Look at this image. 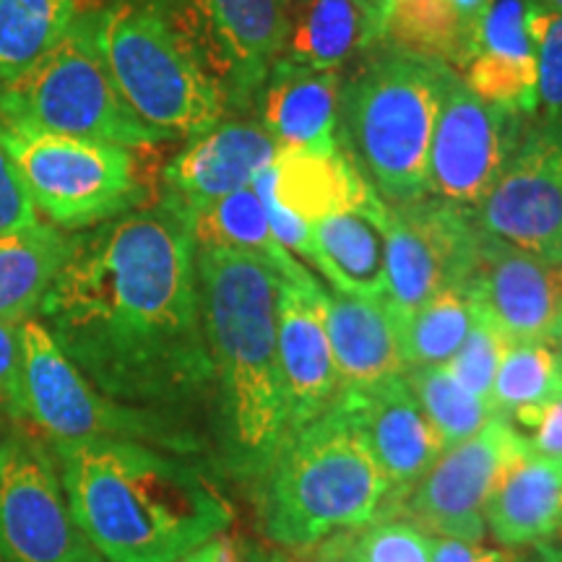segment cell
<instances>
[{"mask_svg": "<svg viewBox=\"0 0 562 562\" xmlns=\"http://www.w3.org/2000/svg\"><path fill=\"white\" fill-rule=\"evenodd\" d=\"M385 47L463 70L476 58V45L463 30L453 0H393L383 13Z\"/></svg>", "mask_w": 562, "mask_h": 562, "instance_id": "28", "label": "cell"}, {"mask_svg": "<svg viewBox=\"0 0 562 562\" xmlns=\"http://www.w3.org/2000/svg\"><path fill=\"white\" fill-rule=\"evenodd\" d=\"M529 451V440L513 422L490 419L472 438L446 448L430 472L389 513L404 508L406 518L430 537L482 542L492 495Z\"/></svg>", "mask_w": 562, "mask_h": 562, "instance_id": "12", "label": "cell"}, {"mask_svg": "<svg viewBox=\"0 0 562 562\" xmlns=\"http://www.w3.org/2000/svg\"><path fill=\"white\" fill-rule=\"evenodd\" d=\"M533 552H537L539 562H562V544L539 542L533 544Z\"/></svg>", "mask_w": 562, "mask_h": 562, "instance_id": "46", "label": "cell"}, {"mask_svg": "<svg viewBox=\"0 0 562 562\" xmlns=\"http://www.w3.org/2000/svg\"><path fill=\"white\" fill-rule=\"evenodd\" d=\"M0 562H104L68 508L53 451L21 425L0 438Z\"/></svg>", "mask_w": 562, "mask_h": 562, "instance_id": "11", "label": "cell"}, {"mask_svg": "<svg viewBox=\"0 0 562 562\" xmlns=\"http://www.w3.org/2000/svg\"><path fill=\"white\" fill-rule=\"evenodd\" d=\"M339 396L349 404L389 480L391 501L385 510H391L430 472L432 463L446 451V442L427 419L406 378H396L360 396L344 391Z\"/></svg>", "mask_w": 562, "mask_h": 562, "instance_id": "18", "label": "cell"}, {"mask_svg": "<svg viewBox=\"0 0 562 562\" xmlns=\"http://www.w3.org/2000/svg\"><path fill=\"white\" fill-rule=\"evenodd\" d=\"M70 248L74 232L47 222L0 235V321L24 323L40 313Z\"/></svg>", "mask_w": 562, "mask_h": 562, "instance_id": "27", "label": "cell"}, {"mask_svg": "<svg viewBox=\"0 0 562 562\" xmlns=\"http://www.w3.org/2000/svg\"><path fill=\"white\" fill-rule=\"evenodd\" d=\"M463 83L482 100L533 115L539 108L537 60H510L480 53L463 68Z\"/></svg>", "mask_w": 562, "mask_h": 562, "instance_id": "34", "label": "cell"}, {"mask_svg": "<svg viewBox=\"0 0 562 562\" xmlns=\"http://www.w3.org/2000/svg\"><path fill=\"white\" fill-rule=\"evenodd\" d=\"M326 328L344 393L360 396L404 378L402 339L385 300L328 294Z\"/></svg>", "mask_w": 562, "mask_h": 562, "instance_id": "21", "label": "cell"}, {"mask_svg": "<svg viewBox=\"0 0 562 562\" xmlns=\"http://www.w3.org/2000/svg\"><path fill=\"white\" fill-rule=\"evenodd\" d=\"M302 3H305V0H284V5H286V11H290V16L300 9Z\"/></svg>", "mask_w": 562, "mask_h": 562, "instance_id": "49", "label": "cell"}, {"mask_svg": "<svg viewBox=\"0 0 562 562\" xmlns=\"http://www.w3.org/2000/svg\"><path fill=\"white\" fill-rule=\"evenodd\" d=\"M467 294L510 341H547L558 347L562 266L510 248L484 232L480 263Z\"/></svg>", "mask_w": 562, "mask_h": 562, "instance_id": "15", "label": "cell"}, {"mask_svg": "<svg viewBox=\"0 0 562 562\" xmlns=\"http://www.w3.org/2000/svg\"><path fill=\"white\" fill-rule=\"evenodd\" d=\"M472 216L495 240L562 266V115L526 125L503 175Z\"/></svg>", "mask_w": 562, "mask_h": 562, "instance_id": "13", "label": "cell"}, {"mask_svg": "<svg viewBox=\"0 0 562 562\" xmlns=\"http://www.w3.org/2000/svg\"><path fill=\"white\" fill-rule=\"evenodd\" d=\"M492 3H495V0H453L456 11H459V16L463 21V30H467L469 37L474 40V45L476 37H480V24L484 13L490 11Z\"/></svg>", "mask_w": 562, "mask_h": 562, "instance_id": "45", "label": "cell"}, {"mask_svg": "<svg viewBox=\"0 0 562 562\" xmlns=\"http://www.w3.org/2000/svg\"><path fill=\"white\" fill-rule=\"evenodd\" d=\"M558 355H560V351H558ZM560 375H562V355H560Z\"/></svg>", "mask_w": 562, "mask_h": 562, "instance_id": "53", "label": "cell"}, {"mask_svg": "<svg viewBox=\"0 0 562 562\" xmlns=\"http://www.w3.org/2000/svg\"><path fill=\"white\" fill-rule=\"evenodd\" d=\"M94 0H0V87L34 66Z\"/></svg>", "mask_w": 562, "mask_h": 562, "instance_id": "29", "label": "cell"}, {"mask_svg": "<svg viewBox=\"0 0 562 562\" xmlns=\"http://www.w3.org/2000/svg\"><path fill=\"white\" fill-rule=\"evenodd\" d=\"M508 562H539V560H537V552H529V554L518 552V554H510Z\"/></svg>", "mask_w": 562, "mask_h": 562, "instance_id": "48", "label": "cell"}, {"mask_svg": "<svg viewBox=\"0 0 562 562\" xmlns=\"http://www.w3.org/2000/svg\"><path fill=\"white\" fill-rule=\"evenodd\" d=\"M273 195L307 224L341 211L389 209L341 146L334 154L277 151Z\"/></svg>", "mask_w": 562, "mask_h": 562, "instance_id": "22", "label": "cell"}, {"mask_svg": "<svg viewBox=\"0 0 562 562\" xmlns=\"http://www.w3.org/2000/svg\"><path fill=\"white\" fill-rule=\"evenodd\" d=\"M385 211H341L311 224L313 266L347 297L385 300Z\"/></svg>", "mask_w": 562, "mask_h": 562, "instance_id": "23", "label": "cell"}, {"mask_svg": "<svg viewBox=\"0 0 562 562\" xmlns=\"http://www.w3.org/2000/svg\"><path fill=\"white\" fill-rule=\"evenodd\" d=\"M339 70L307 68L279 58L261 91V128L277 151L334 154L339 149Z\"/></svg>", "mask_w": 562, "mask_h": 562, "instance_id": "19", "label": "cell"}, {"mask_svg": "<svg viewBox=\"0 0 562 562\" xmlns=\"http://www.w3.org/2000/svg\"><path fill=\"white\" fill-rule=\"evenodd\" d=\"M562 529V459L529 451L487 505V531L505 547L550 542Z\"/></svg>", "mask_w": 562, "mask_h": 562, "instance_id": "24", "label": "cell"}, {"mask_svg": "<svg viewBox=\"0 0 562 562\" xmlns=\"http://www.w3.org/2000/svg\"><path fill=\"white\" fill-rule=\"evenodd\" d=\"M21 355L26 422L45 435L47 446L70 440H133L182 456L201 451V435L191 425L102 396L55 344L37 315L21 323Z\"/></svg>", "mask_w": 562, "mask_h": 562, "instance_id": "9", "label": "cell"}, {"mask_svg": "<svg viewBox=\"0 0 562 562\" xmlns=\"http://www.w3.org/2000/svg\"><path fill=\"white\" fill-rule=\"evenodd\" d=\"M524 427H531L533 435L529 440L531 451L562 459V396L542 406Z\"/></svg>", "mask_w": 562, "mask_h": 562, "instance_id": "41", "label": "cell"}, {"mask_svg": "<svg viewBox=\"0 0 562 562\" xmlns=\"http://www.w3.org/2000/svg\"><path fill=\"white\" fill-rule=\"evenodd\" d=\"M364 562H430L432 537L402 516L372 521L360 533Z\"/></svg>", "mask_w": 562, "mask_h": 562, "instance_id": "38", "label": "cell"}, {"mask_svg": "<svg viewBox=\"0 0 562 562\" xmlns=\"http://www.w3.org/2000/svg\"><path fill=\"white\" fill-rule=\"evenodd\" d=\"M529 9L531 0H495L480 24L476 55L490 53L510 60H537Z\"/></svg>", "mask_w": 562, "mask_h": 562, "instance_id": "37", "label": "cell"}, {"mask_svg": "<svg viewBox=\"0 0 562 562\" xmlns=\"http://www.w3.org/2000/svg\"><path fill=\"white\" fill-rule=\"evenodd\" d=\"M406 383L427 419L446 442V448H453L472 438L487 425L490 419L501 417L492 404V398H480L469 393L456 378L448 372L446 364L440 368H409L404 372Z\"/></svg>", "mask_w": 562, "mask_h": 562, "instance_id": "32", "label": "cell"}, {"mask_svg": "<svg viewBox=\"0 0 562 562\" xmlns=\"http://www.w3.org/2000/svg\"><path fill=\"white\" fill-rule=\"evenodd\" d=\"M430 562H508L503 552L482 547L480 542H467V539L432 537Z\"/></svg>", "mask_w": 562, "mask_h": 562, "instance_id": "42", "label": "cell"}, {"mask_svg": "<svg viewBox=\"0 0 562 562\" xmlns=\"http://www.w3.org/2000/svg\"><path fill=\"white\" fill-rule=\"evenodd\" d=\"M252 562H290V560H286L284 554H279V552H269V554L256 552V558H252Z\"/></svg>", "mask_w": 562, "mask_h": 562, "instance_id": "47", "label": "cell"}, {"mask_svg": "<svg viewBox=\"0 0 562 562\" xmlns=\"http://www.w3.org/2000/svg\"><path fill=\"white\" fill-rule=\"evenodd\" d=\"M524 121L518 110L476 97L456 74L435 123L427 193L463 209L480 206L516 151Z\"/></svg>", "mask_w": 562, "mask_h": 562, "instance_id": "14", "label": "cell"}, {"mask_svg": "<svg viewBox=\"0 0 562 562\" xmlns=\"http://www.w3.org/2000/svg\"><path fill=\"white\" fill-rule=\"evenodd\" d=\"M472 321L474 302L467 292L453 286L440 290L396 326L406 370L440 368L451 362L467 339Z\"/></svg>", "mask_w": 562, "mask_h": 562, "instance_id": "31", "label": "cell"}, {"mask_svg": "<svg viewBox=\"0 0 562 562\" xmlns=\"http://www.w3.org/2000/svg\"><path fill=\"white\" fill-rule=\"evenodd\" d=\"M50 451L68 508L104 562H178L235 516L191 456L133 440L53 442Z\"/></svg>", "mask_w": 562, "mask_h": 562, "instance_id": "2", "label": "cell"}, {"mask_svg": "<svg viewBox=\"0 0 562 562\" xmlns=\"http://www.w3.org/2000/svg\"><path fill=\"white\" fill-rule=\"evenodd\" d=\"M484 232L472 209L440 199L389 206L385 243V305L402 321L440 290H463L480 263Z\"/></svg>", "mask_w": 562, "mask_h": 562, "instance_id": "10", "label": "cell"}, {"mask_svg": "<svg viewBox=\"0 0 562 562\" xmlns=\"http://www.w3.org/2000/svg\"><path fill=\"white\" fill-rule=\"evenodd\" d=\"M34 224H40V214L0 136V235L34 227Z\"/></svg>", "mask_w": 562, "mask_h": 562, "instance_id": "40", "label": "cell"}, {"mask_svg": "<svg viewBox=\"0 0 562 562\" xmlns=\"http://www.w3.org/2000/svg\"><path fill=\"white\" fill-rule=\"evenodd\" d=\"M128 3L154 13L191 50L224 94L227 66L211 19V0H128Z\"/></svg>", "mask_w": 562, "mask_h": 562, "instance_id": "33", "label": "cell"}, {"mask_svg": "<svg viewBox=\"0 0 562 562\" xmlns=\"http://www.w3.org/2000/svg\"><path fill=\"white\" fill-rule=\"evenodd\" d=\"M456 74L385 47L341 87L339 146L391 206L427 199L435 123Z\"/></svg>", "mask_w": 562, "mask_h": 562, "instance_id": "5", "label": "cell"}, {"mask_svg": "<svg viewBox=\"0 0 562 562\" xmlns=\"http://www.w3.org/2000/svg\"><path fill=\"white\" fill-rule=\"evenodd\" d=\"M529 30L537 47L539 104L544 115H562V13L547 0H531Z\"/></svg>", "mask_w": 562, "mask_h": 562, "instance_id": "36", "label": "cell"}, {"mask_svg": "<svg viewBox=\"0 0 562 562\" xmlns=\"http://www.w3.org/2000/svg\"><path fill=\"white\" fill-rule=\"evenodd\" d=\"M554 349H558V351H560V355H562V336H560V341H558V347H554Z\"/></svg>", "mask_w": 562, "mask_h": 562, "instance_id": "52", "label": "cell"}, {"mask_svg": "<svg viewBox=\"0 0 562 562\" xmlns=\"http://www.w3.org/2000/svg\"><path fill=\"white\" fill-rule=\"evenodd\" d=\"M273 159L277 146L261 125L222 121L201 136H193L191 144L165 167L159 203L191 224L199 211L250 186L263 167L273 165Z\"/></svg>", "mask_w": 562, "mask_h": 562, "instance_id": "16", "label": "cell"}, {"mask_svg": "<svg viewBox=\"0 0 562 562\" xmlns=\"http://www.w3.org/2000/svg\"><path fill=\"white\" fill-rule=\"evenodd\" d=\"M508 344V336L474 305L472 328H469L467 339H463L459 351H456L453 360L446 368L469 393L480 398H492L497 364H501Z\"/></svg>", "mask_w": 562, "mask_h": 562, "instance_id": "35", "label": "cell"}, {"mask_svg": "<svg viewBox=\"0 0 562 562\" xmlns=\"http://www.w3.org/2000/svg\"><path fill=\"white\" fill-rule=\"evenodd\" d=\"M0 121L125 149L167 140L115 87L100 45V9L81 13L34 66L0 87Z\"/></svg>", "mask_w": 562, "mask_h": 562, "instance_id": "6", "label": "cell"}, {"mask_svg": "<svg viewBox=\"0 0 562 562\" xmlns=\"http://www.w3.org/2000/svg\"><path fill=\"white\" fill-rule=\"evenodd\" d=\"M0 412L16 425L26 422L21 323L0 321Z\"/></svg>", "mask_w": 562, "mask_h": 562, "instance_id": "39", "label": "cell"}, {"mask_svg": "<svg viewBox=\"0 0 562 562\" xmlns=\"http://www.w3.org/2000/svg\"><path fill=\"white\" fill-rule=\"evenodd\" d=\"M195 266L220 461L237 482L261 484L290 438L277 344L281 277L237 250L195 248Z\"/></svg>", "mask_w": 562, "mask_h": 562, "instance_id": "3", "label": "cell"}, {"mask_svg": "<svg viewBox=\"0 0 562 562\" xmlns=\"http://www.w3.org/2000/svg\"><path fill=\"white\" fill-rule=\"evenodd\" d=\"M315 547L318 550H315L313 562H364L360 529L331 533Z\"/></svg>", "mask_w": 562, "mask_h": 562, "instance_id": "43", "label": "cell"}, {"mask_svg": "<svg viewBox=\"0 0 562 562\" xmlns=\"http://www.w3.org/2000/svg\"><path fill=\"white\" fill-rule=\"evenodd\" d=\"M211 19L227 66V112H248L284 53L290 11L284 0H211Z\"/></svg>", "mask_w": 562, "mask_h": 562, "instance_id": "20", "label": "cell"}, {"mask_svg": "<svg viewBox=\"0 0 562 562\" xmlns=\"http://www.w3.org/2000/svg\"><path fill=\"white\" fill-rule=\"evenodd\" d=\"M547 3H550L554 11H560V13H562V0H547Z\"/></svg>", "mask_w": 562, "mask_h": 562, "instance_id": "51", "label": "cell"}, {"mask_svg": "<svg viewBox=\"0 0 562 562\" xmlns=\"http://www.w3.org/2000/svg\"><path fill=\"white\" fill-rule=\"evenodd\" d=\"M383 40V13L372 0H305L290 16L281 58L331 70Z\"/></svg>", "mask_w": 562, "mask_h": 562, "instance_id": "25", "label": "cell"}, {"mask_svg": "<svg viewBox=\"0 0 562 562\" xmlns=\"http://www.w3.org/2000/svg\"><path fill=\"white\" fill-rule=\"evenodd\" d=\"M188 227L193 232L195 248L250 252V256L263 258L281 279L294 286H305V290L321 286L318 279L277 240L252 182L199 211Z\"/></svg>", "mask_w": 562, "mask_h": 562, "instance_id": "26", "label": "cell"}, {"mask_svg": "<svg viewBox=\"0 0 562 562\" xmlns=\"http://www.w3.org/2000/svg\"><path fill=\"white\" fill-rule=\"evenodd\" d=\"M560 396L558 349L547 341H510L492 383V404L497 414L526 425L542 406Z\"/></svg>", "mask_w": 562, "mask_h": 562, "instance_id": "30", "label": "cell"}, {"mask_svg": "<svg viewBox=\"0 0 562 562\" xmlns=\"http://www.w3.org/2000/svg\"><path fill=\"white\" fill-rule=\"evenodd\" d=\"M263 531L284 547H315L364 529L391 501V487L349 404L339 396L286 438L261 480Z\"/></svg>", "mask_w": 562, "mask_h": 562, "instance_id": "4", "label": "cell"}, {"mask_svg": "<svg viewBox=\"0 0 562 562\" xmlns=\"http://www.w3.org/2000/svg\"><path fill=\"white\" fill-rule=\"evenodd\" d=\"M252 558H256V554L243 552L240 544L220 533V537L201 544L199 550L188 552L186 558H180L178 562H252Z\"/></svg>", "mask_w": 562, "mask_h": 562, "instance_id": "44", "label": "cell"}, {"mask_svg": "<svg viewBox=\"0 0 562 562\" xmlns=\"http://www.w3.org/2000/svg\"><path fill=\"white\" fill-rule=\"evenodd\" d=\"M326 297L323 286L305 290L281 279L277 344L290 435L318 419L341 393L326 328Z\"/></svg>", "mask_w": 562, "mask_h": 562, "instance_id": "17", "label": "cell"}, {"mask_svg": "<svg viewBox=\"0 0 562 562\" xmlns=\"http://www.w3.org/2000/svg\"><path fill=\"white\" fill-rule=\"evenodd\" d=\"M372 3H375L378 9H381V13H385V9H389V5L393 3V0H372Z\"/></svg>", "mask_w": 562, "mask_h": 562, "instance_id": "50", "label": "cell"}, {"mask_svg": "<svg viewBox=\"0 0 562 562\" xmlns=\"http://www.w3.org/2000/svg\"><path fill=\"white\" fill-rule=\"evenodd\" d=\"M0 136L26 193L53 227L91 229L146 201L133 149L0 121Z\"/></svg>", "mask_w": 562, "mask_h": 562, "instance_id": "8", "label": "cell"}, {"mask_svg": "<svg viewBox=\"0 0 562 562\" xmlns=\"http://www.w3.org/2000/svg\"><path fill=\"white\" fill-rule=\"evenodd\" d=\"M100 45L123 100L149 128L193 138L227 117L222 89L154 13L108 0L100 5Z\"/></svg>", "mask_w": 562, "mask_h": 562, "instance_id": "7", "label": "cell"}, {"mask_svg": "<svg viewBox=\"0 0 562 562\" xmlns=\"http://www.w3.org/2000/svg\"><path fill=\"white\" fill-rule=\"evenodd\" d=\"M40 321L112 402L182 425L211 404L195 240L165 203L74 232Z\"/></svg>", "mask_w": 562, "mask_h": 562, "instance_id": "1", "label": "cell"}]
</instances>
